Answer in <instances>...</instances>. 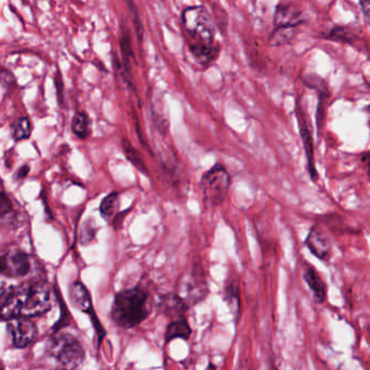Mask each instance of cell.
<instances>
[{
    "mask_svg": "<svg viewBox=\"0 0 370 370\" xmlns=\"http://www.w3.org/2000/svg\"><path fill=\"white\" fill-rule=\"evenodd\" d=\"M191 328L185 318L173 320L165 331V341L171 342L173 340L183 339L188 340L191 335Z\"/></svg>",
    "mask_w": 370,
    "mask_h": 370,
    "instance_id": "cell-15",
    "label": "cell"
},
{
    "mask_svg": "<svg viewBox=\"0 0 370 370\" xmlns=\"http://www.w3.org/2000/svg\"><path fill=\"white\" fill-rule=\"evenodd\" d=\"M298 117H299L300 134H301L302 140L304 144L305 153H306L307 163H309V171L311 177L313 180L316 179L317 174L314 165V145H313L312 134L307 126L306 121L303 117L301 109L298 107Z\"/></svg>",
    "mask_w": 370,
    "mask_h": 370,
    "instance_id": "cell-13",
    "label": "cell"
},
{
    "mask_svg": "<svg viewBox=\"0 0 370 370\" xmlns=\"http://www.w3.org/2000/svg\"><path fill=\"white\" fill-rule=\"evenodd\" d=\"M11 136L14 142H22L31 137L32 124L28 117L17 119L10 126Z\"/></svg>",
    "mask_w": 370,
    "mask_h": 370,
    "instance_id": "cell-19",
    "label": "cell"
},
{
    "mask_svg": "<svg viewBox=\"0 0 370 370\" xmlns=\"http://www.w3.org/2000/svg\"><path fill=\"white\" fill-rule=\"evenodd\" d=\"M362 164L365 165V168L368 171V174L370 175V153L362 155Z\"/></svg>",
    "mask_w": 370,
    "mask_h": 370,
    "instance_id": "cell-29",
    "label": "cell"
},
{
    "mask_svg": "<svg viewBox=\"0 0 370 370\" xmlns=\"http://www.w3.org/2000/svg\"><path fill=\"white\" fill-rule=\"evenodd\" d=\"M97 231L95 228L94 224L90 221L85 222L84 226L81 227L79 233V242L81 244H88L94 240L96 237Z\"/></svg>",
    "mask_w": 370,
    "mask_h": 370,
    "instance_id": "cell-25",
    "label": "cell"
},
{
    "mask_svg": "<svg viewBox=\"0 0 370 370\" xmlns=\"http://www.w3.org/2000/svg\"><path fill=\"white\" fill-rule=\"evenodd\" d=\"M294 28H288V26H280V28H276V31L273 33L269 39V43L271 46H279V45H284V43H288L293 36Z\"/></svg>",
    "mask_w": 370,
    "mask_h": 370,
    "instance_id": "cell-23",
    "label": "cell"
},
{
    "mask_svg": "<svg viewBox=\"0 0 370 370\" xmlns=\"http://www.w3.org/2000/svg\"><path fill=\"white\" fill-rule=\"evenodd\" d=\"M0 214H1V221H3V224H5L6 221L8 222V223H11L13 218L16 217V214H14V211H13L12 203H11L8 195H6L5 191H3V195H1Z\"/></svg>",
    "mask_w": 370,
    "mask_h": 370,
    "instance_id": "cell-24",
    "label": "cell"
},
{
    "mask_svg": "<svg viewBox=\"0 0 370 370\" xmlns=\"http://www.w3.org/2000/svg\"><path fill=\"white\" fill-rule=\"evenodd\" d=\"M119 46L122 50L123 60H124L125 71L128 74H132V69L130 68V60L134 58L133 55L132 41H130V32L126 28H121V36H119Z\"/></svg>",
    "mask_w": 370,
    "mask_h": 370,
    "instance_id": "cell-22",
    "label": "cell"
},
{
    "mask_svg": "<svg viewBox=\"0 0 370 370\" xmlns=\"http://www.w3.org/2000/svg\"><path fill=\"white\" fill-rule=\"evenodd\" d=\"M360 5L366 21L370 24V0H360Z\"/></svg>",
    "mask_w": 370,
    "mask_h": 370,
    "instance_id": "cell-27",
    "label": "cell"
},
{
    "mask_svg": "<svg viewBox=\"0 0 370 370\" xmlns=\"http://www.w3.org/2000/svg\"><path fill=\"white\" fill-rule=\"evenodd\" d=\"M28 173H30V166H28V165H23V166H21V168H19L18 172H17L16 177L14 178H16V179H24V178L28 175Z\"/></svg>",
    "mask_w": 370,
    "mask_h": 370,
    "instance_id": "cell-28",
    "label": "cell"
},
{
    "mask_svg": "<svg viewBox=\"0 0 370 370\" xmlns=\"http://www.w3.org/2000/svg\"><path fill=\"white\" fill-rule=\"evenodd\" d=\"M305 244L309 249V251L312 252L318 259L324 260V261L329 259L330 253H331V244H330L329 238L317 226L313 227L309 231Z\"/></svg>",
    "mask_w": 370,
    "mask_h": 370,
    "instance_id": "cell-10",
    "label": "cell"
},
{
    "mask_svg": "<svg viewBox=\"0 0 370 370\" xmlns=\"http://www.w3.org/2000/svg\"><path fill=\"white\" fill-rule=\"evenodd\" d=\"M7 330L10 333L13 347L17 349L31 345L39 335V329L28 317H17L8 320Z\"/></svg>",
    "mask_w": 370,
    "mask_h": 370,
    "instance_id": "cell-8",
    "label": "cell"
},
{
    "mask_svg": "<svg viewBox=\"0 0 370 370\" xmlns=\"http://www.w3.org/2000/svg\"><path fill=\"white\" fill-rule=\"evenodd\" d=\"M177 294L185 300L188 305L195 304L204 299L208 294V284L202 271H193L191 274L184 277Z\"/></svg>",
    "mask_w": 370,
    "mask_h": 370,
    "instance_id": "cell-9",
    "label": "cell"
},
{
    "mask_svg": "<svg viewBox=\"0 0 370 370\" xmlns=\"http://www.w3.org/2000/svg\"><path fill=\"white\" fill-rule=\"evenodd\" d=\"M274 21L276 28H280V26L297 28L304 21V18L301 11L294 8L292 6L279 5L275 13Z\"/></svg>",
    "mask_w": 370,
    "mask_h": 370,
    "instance_id": "cell-14",
    "label": "cell"
},
{
    "mask_svg": "<svg viewBox=\"0 0 370 370\" xmlns=\"http://www.w3.org/2000/svg\"><path fill=\"white\" fill-rule=\"evenodd\" d=\"M151 313V298L139 286L122 290L115 294L112 303V322L119 328L130 329L142 324Z\"/></svg>",
    "mask_w": 370,
    "mask_h": 370,
    "instance_id": "cell-2",
    "label": "cell"
},
{
    "mask_svg": "<svg viewBox=\"0 0 370 370\" xmlns=\"http://www.w3.org/2000/svg\"><path fill=\"white\" fill-rule=\"evenodd\" d=\"M119 193H111L108 195L100 203L99 210L102 217L110 221L111 218L117 216V211H119Z\"/></svg>",
    "mask_w": 370,
    "mask_h": 370,
    "instance_id": "cell-20",
    "label": "cell"
},
{
    "mask_svg": "<svg viewBox=\"0 0 370 370\" xmlns=\"http://www.w3.org/2000/svg\"><path fill=\"white\" fill-rule=\"evenodd\" d=\"M224 300L228 304L233 317L238 320L240 315V297H239V286L236 282H229L224 290Z\"/></svg>",
    "mask_w": 370,
    "mask_h": 370,
    "instance_id": "cell-18",
    "label": "cell"
},
{
    "mask_svg": "<svg viewBox=\"0 0 370 370\" xmlns=\"http://www.w3.org/2000/svg\"><path fill=\"white\" fill-rule=\"evenodd\" d=\"M189 305L179 294H166L161 298L159 302V309L165 316L170 317L173 320L184 318Z\"/></svg>",
    "mask_w": 370,
    "mask_h": 370,
    "instance_id": "cell-11",
    "label": "cell"
},
{
    "mask_svg": "<svg viewBox=\"0 0 370 370\" xmlns=\"http://www.w3.org/2000/svg\"><path fill=\"white\" fill-rule=\"evenodd\" d=\"M303 277H304L307 286H309L313 295H314L315 301L318 302V303H322L326 299L327 286H326L324 279L322 278L320 273L312 265H309V264L307 265L306 264L304 269H303Z\"/></svg>",
    "mask_w": 370,
    "mask_h": 370,
    "instance_id": "cell-12",
    "label": "cell"
},
{
    "mask_svg": "<svg viewBox=\"0 0 370 370\" xmlns=\"http://www.w3.org/2000/svg\"><path fill=\"white\" fill-rule=\"evenodd\" d=\"M185 31L191 39V45H215L213 21L202 6L188 7L182 13Z\"/></svg>",
    "mask_w": 370,
    "mask_h": 370,
    "instance_id": "cell-4",
    "label": "cell"
},
{
    "mask_svg": "<svg viewBox=\"0 0 370 370\" xmlns=\"http://www.w3.org/2000/svg\"><path fill=\"white\" fill-rule=\"evenodd\" d=\"M191 50L195 59L204 66H210L212 62L215 61L220 54V47L217 45H191Z\"/></svg>",
    "mask_w": 370,
    "mask_h": 370,
    "instance_id": "cell-16",
    "label": "cell"
},
{
    "mask_svg": "<svg viewBox=\"0 0 370 370\" xmlns=\"http://www.w3.org/2000/svg\"><path fill=\"white\" fill-rule=\"evenodd\" d=\"M50 309V290L46 284L23 282L3 292L0 317L3 322L17 317L32 318L46 314Z\"/></svg>",
    "mask_w": 370,
    "mask_h": 370,
    "instance_id": "cell-1",
    "label": "cell"
},
{
    "mask_svg": "<svg viewBox=\"0 0 370 370\" xmlns=\"http://www.w3.org/2000/svg\"><path fill=\"white\" fill-rule=\"evenodd\" d=\"M231 176L222 164L214 165L201 178L203 202L208 208L221 206L228 195Z\"/></svg>",
    "mask_w": 370,
    "mask_h": 370,
    "instance_id": "cell-5",
    "label": "cell"
},
{
    "mask_svg": "<svg viewBox=\"0 0 370 370\" xmlns=\"http://www.w3.org/2000/svg\"><path fill=\"white\" fill-rule=\"evenodd\" d=\"M46 353L64 368L74 369L85 360V350L77 338L64 332H55L46 343Z\"/></svg>",
    "mask_w": 370,
    "mask_h": 370,
    "instance_id": "cell-3",
    "label": "cell"
},
{
    "mask_svg": "<svg viewBox=\"0 0 370 370\" xmlns=\"http://www.w3.org/2000/svg\"><path fill=\"white\" fill-rule=\"evenodd\" d=\"M71 128L73 134L79 139H86L92 132V124L85 112H77L72 119Z\"/></svg>",
    "mask_w": 370,
    "mask_h": 370,
    "instance_id": "cell-17",
    "label": "cell"
},
{
    "mask_svg": "<svg viewBox=\"0 0 370 370\" xmlns=\"http://www.w3.org/2000/svg\"><path fill=\"white\" fill-rule=\"evenodd\" d=\"M127 5L130 7V11L132 12L133 19H134L135 28L137 32L138 39L142 41V36H144V28H142V20H140L139 12H138L137 7L135 5L133 0H127Z\"/></svg>",
    "mask_w": 370,
    "mask_h": 370,
    "instance_id": "cell-26",
    "label": "cell"
},
{
    "mask_svg": "<svg viewBox=\"0 0 370 370\" xmlns=\"http://www.w3.org/2000/svg\"><path fill=\"white\" fill-rule=\"evenodd\" d=\"M69 298L71 304L75 309L90 315V320H92L97 335H98V345H100L107 332L102 328L101 324L95 313L92 297H90L88 290L86 289V286L81 282H74L69 288Z\"/></svg>",
    "mask_w": 370,
    "mask_h": 370,
    "instance_id": "cell-6",
    "label": "cell"
},
{
    "mask_svg": "<svg viewBox=\"0 0 370 370\" xmlns=\"http://www.w3.org/2000/svg\"><path fill=\"white\" fill-rule=\"evenodd\" d=\"M123 150H124L125 157L127 160L130 161L135 168H137L142 174L148 175V168L145 161L142 159V155L138 153L137 150L135 149L134 146L127 140H123Z\"/></svg>",
    "mask_w": 370,
    "mask_h": 370,
    "instance_id": "cell-21",
    "label": "cell"
},
{
    "mask_svg": "<svg viewBox=\"0 0 370 370\" xmlns=\"http://www.w3.org/2000/svg\"><path fill=\"white\" fill-rule=\"evenodd\" d=\"M0 271L9 278H21L31 271V262L26 252L21 249H11L3 252L0 259Z\"/></svg>",
    "mask_w": 370,
    "mask_h": 370,
    "instance_id": "cell-7",
    "label": "cell"
}]
</instances>
